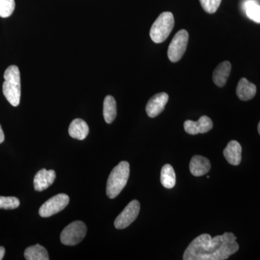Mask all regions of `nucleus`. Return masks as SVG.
Here are the masks:
<instances>
[{
    "label": "nucleus",
    "instance_id": "nucleus-1",
    "mask_svg": "<svg viewBox=\"0 0 260 260\" xmlns=\"http://www.w3.org/2000/svg\"><path fill=\"white\" fill-rule=\"evenodd\" d=\"M237 237L233 233L212 238L208 234L197 237L186 248L184 260H225L239 250Z\"/></svg>",
    "mask_w": 260,
    "mask_h": 260
},
{
    "label": "nucleus",
    "instance_id": "nucleus-2",
    "mask_svg": "<svg viewBox=\"0 0 260 260\" xmlns=\"http://www.w3.org/2000/svg\"><path fill=\"white\" fill-rule=\"evenodd\" d=\"M3 91L8 102L13 107H18L21 96L20 73L18 67L11 65L5 70Z\"/></svg>",
    "mask_w": 260,
    "mask_h": 260
},
{
    "label": "nucleus",
    "instance_id": "nucleus-3",
    "mask_svg": "<svg viewBox=\"0 0 260 260\" xmlns=\"http://www.w3.org/2000/svg\"><path fill=\"white\" fill-rule=\"evenodd\" d=\"M129 172V164L127 161H121L114 168L107 181L108 198L114 199L120 194L127 183Z\"/></svg>",
    "mask_w": 260,
    "mask_h": 260
},
{
    "label": "nucleus",
    "instance_id": "nucleus-4",
    "mask_svg": "<svg viewBox=\"0 0 260 260\" xmlns=\"http://www.w3.org/2000/svg\"><path fill=\"white\" fill-rule=\"evenodd\" d=\"M174 27V18L170 12H164L154 22L150 30V36L155 44L167 40Z\"/></svg>",
    "mask_w": 260,
    "mask_h": 260
},
{
    "label": "nucleus",
    "instance_id": "nucleus-5",
    "mask_svg": "<svg viewBox=\"0 0 260 260\" xmlns=\"http://www.w3.org/2000/svg\"><path fill=\"white\" fill-rule=\"evenodd\" d=\"M86 233L87 227L83 221L73 222L61 232V242L67 246L77 245L83 240Z\"/></svg>",
    "mask_w": 260,
    "mask_h": 260
},
{
    "label": "nucleus",
    "instance_id": "nucleus-6",
    "mask_svg": "<svg viewBox=\"0 0 260 260\" xmlns=\"http://www.w3.org/2000/svg\"><path fill=\"white\" fill-rule=\"evenodd\" d=\"M189 34L186 30H179L173 38L172 42L168 49V57L172 62H177L181 59L186 50Z\"/></svg>",
    "mask_w": 260,
    "mask_h": 260
},
{
    "label": "nucleus",
    "instance_id": "nucleus-7",
    "mask_svg": "<svg viewBox=\"0 0 260 260\" xmlns=\"http://www.w3.org/2000/svg\"><path fill=\"white\" fill-rule=\"evenodd\" d=\"M70 203V198L66 194L55 195L44 203L39 209V215L42 218H49L64 210Z\"/></svg>",
    "mask_w": 260,
    "mask_h": 260
},
{
    "label": "nucleus",
    "instance_id": "nucleus-8",
    "mask_svg": "<svg viewBox=\"0 0 260 260\" xmlns=\"http://www.w3.org/2000/svg\"><path fill=\"white\" fill-rule=\"evenodd\" d=\"M140 205L138 200H133L116 218L114 226L117 229H124L131 225L139 215Z\"/></svg>",
    "mask_w": 260,
    "mask_h": 260
},
{
    "label": "nucleus",
    "instance_id": "nucleus-9",
    "mask_svg": "<svg viewBox=\"0 0 260 260\" xmlns=\"http://www.w3.org/2000/svg\"><path fill=\"white\" fill-rule=\"evenodd\" d=\"M213 126V121L207 116H201L198 121L186 120L184 123V128L186 133L191 135L208 133L212 129Z\"/></svg>",
    "mask_w": 260,
    "mask_h": 260
},
{
    "label": "nucleus",
    "instance_id": "nucleus-10",
    "mask_svg": "<svg viewBox=\"0 0 260 260\" xmlns=\"http://www.w3.org/2000/svg\"><path fill=\"white\" fill-rule=\"evenodd\" d=\"M169 101V95L167 93H159L154 95L148 101L146 105V112L149 117L154 118L164 112Z\"/></svg>",
    "mask_w": 260,
    "mask_h": 260
},
{
    "label": "nucleus",
    "instance_id": "nucleus-11",
    "mask_svg": "<svg viewBox=\"0 0 260 260\" xmlns=\"http://www.w3.org/2000/svg\"><path fill=\"white\" fill-rule=\"evenodd\" d=\"M56 179V173L54 170L47 171L43 169L36 174L34 179V185L36 190L42 191L49 188Z\"/></svg>",
    "mask_w": 260,
    "mask_h": 260
},
{
    "label": "nucleus",
    "instance_id": "nucleus-12",
    "mask_svg": "<svg viewBox=\"0 0 260 260\" xmlns=\"http://www.w3.org/2000/svg\"><path fill=\"white\" fill-rule=\"evenodd\" d=\"M211 165L210 160L201 155H194L191 159L189 169L194 177H202L209 172Z\"/></svg>",
    "mask_w": 260,
    "mask_h": 260
},
{
    "label": "nucleus",
    "instance_id": "nucleus-13",
    "mask_svg": "<svg viewBox=\"0 0 260 260\" xmlns=\"http://www.w3.org/2000/svg\"><path fill=\"white\" fill-rule=\"evenodd\" d=\"M242 153L241 145L236 140H232L224 150L223 155L229 164L233 166H238L242 161Z\"/></svg>",
    "mask_w": 260,
    "mask_h": 260
},
{
    "label": "nucleus",
    "instance_id": "nucleus-14",
    "mask_svg": "<svg viewBox=\"0 0 260 260\" xmlns=\"http://www.w3.org/2000/svg\"><path fill=\"white\" fill-rule=\"evenodd\" d=\"M232 71V64L229 61H223L218 65L213 74L214 83L218 87H223Z\"/></svg>",
    "mask_w": 260,
    "mask_h": 260
},
{
    "label": "nucleus",
    "instance_id": "nucleus-15",
    "mask_svg": "<svg viewBox=\"0 0 260 260\" xmlns=\"http://www.w3.org/2000/svg\"><path fill=\"white\" fill-rule=\"evenodd\" d=\"M256 93V87L254 84L248 81L246 78H243L239 80L237 88V95L240 100H251L255 96Z\"/></svg>",
    "mask_w": 260,
    "mask_h": 260
},
{
    "label": "nucleus",
    "instance_id": "nucleus-16",
    "mask_svg": "<svg viewBox=\"0 0 260 260\" xmlns=\"http://www.w3.org/2000/svg\"><path fill=\"white\" fill-rule=\"evenodd\" d=\"M68 133L70 136L75 139L85 140L89 133L88 125L83 119H75L70 124Z\"/></svg>",
    "mask_w": 260,
    "mask_h": 260
},
{
    "label": "nucleus",
    "instance_id": "nucleus-17",
    "mask_svg": "<svg viewBox=\"0 0 260 260\" xmlns=\"http://www.w3.org/2000/svg\"><path fill=\"white\" fill-rule=\"evenodd\" d=\"M24 256L27 260H49V254L45 248L42 246H29L24 252Z\"/></svg>",
    "mask_w": 260,
    "mask_h": 260
},
{
    "label": "nucleus",
    "instance_id": "nucleus-18",
    "mask_svg": "<svg viewBox=\"0 0 260 260\" xmlns=\"http://www.w3.org/2000/svg\"><path fill=\"white\" fill-rule=\"evenodd\" d=\"M104 117L107 124H112L116 116V103L112 95H107L104 102Z\"/></svg>",
    "mask_w": 260,
    "mask_h": 260
},
{
    "label": "nucleus",
    "instance_id": "nucleus-19",
    "mask_svg": "<svg viewBox=\"0 0 260 260\" xmlns=\"http://www.w3.org/2000/svg\"><path fill=\"white\" fill-rule=\"evenodd\" d=\"M160 181L162 185L167 189H172L176 184V174L174 168L170 164L162 167L160 172Z\"/></svg>",
    "mask_w": 260,
    "mask_h": 260
},
{
    "label": "nucleus",
    "instance_id": "nucleus-20",
    "mask_svg": "<svg viewBox=\"0 0 260 260\" xmlns=\"http://www.w3.org/2000/svg\"><path fill=\"white\" fill-rule=\"evenodd\" d=\"M248 18L255 23H260V6L254 0H248L244 5Z\"/></svg>",
    "mask_w": 260,
    "mask_h": 260
},
{
    "label": "nucleus",
    "instance_id": "nucleus-21",
    "mask_svg": "<svg viewBox=\"0 0 260 260\" xmlns=\"http://www.w3.org/2000/svg\"><path fill=\"white\" fill-rule=\"evenodd\" d=\"M15 8V0H0V17L8 18L13 14Z\"/></svg>",
    "mask_w": 260,
    "mask_h": 260
},
{
    "label": "nucleus",
    "instance_id": "nucleus-22",
    "mask_svg": "<svg viewBox=\"0 0 260 260\" xmlns=\"http://www.w3.org/2000/svg\"><path fill=\"white\" fill-rule=\"evenodd\" d=\"M20 206V200L15 197L0 196V209L14 210Z\"/></svg>",
    "mask_w": 260,
    "mask_h": 260
},
{
    "label": "nucleus",
    "instance_id": "nucleus-23",
    "mask_svg": "<svg viewBox=\"0 0 260 260\" xmlns=\"http://www.w3.org/2000/svg\"><path fill=\"white\" fill-rule=\"evenodd\" d=\"M200 4L206 13L213 14L218 10L221 0H200Z\"/></svg>",
    "mask_w": 260,
    "mask_h": 260
},
{
    "label": "nucleus",
    "instance_id": "nucleus-24",
    "mask_svg": "<svg viewBox=\"0 0 260 260\" xmlns=\"http://www.w3.org/2000/svg\"><path fill=\"white\" fill-rule=\"evenodd\" d=\"M5 140V134L4 132H3V128H2L1 125H0V144L3 143Z\"/></svg>",
    "mask_w": 260,
    "mask_h": 260
},
{
    "label": "nucleus",
    "instance_id": "nucleus-25",
    "mask_svg": "<svg viewBox=\"0 0 260 260\" xmlns=\"http://www.w3.org/2000/svg\"><path fill=\"white\" fill-rule=\"evenodd\" d=\"M5 254V249L3 246H0V260H2L4 258Z\"/></svg>",
    "mask_w": 260,
    "mask_h": 260
},
{
    "label": "nucleus",
    "instance_id": "nucleus-26",
    "mask_svg": "<svg viewBox=\"0 0 260 260\" xmlns=\"http://www.w3.org/2000/svg\"><path fill=\"white\" fill-rule=\"evenodd\" d=\"M258 133H259V134L260 135V121L259 124H258Z\"/></svg>",
    "mask_w": 260,
    "mask_h": 260
}]
</instances>
